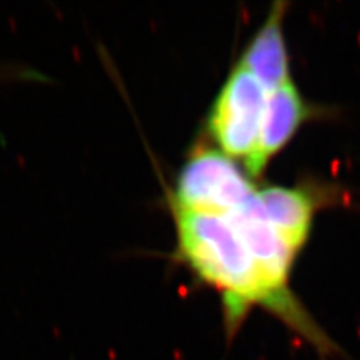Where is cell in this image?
Returning <instances> with one entry per match:
<instances>
[{"instance_id": "6da1fadb", "label": "cell", "mask_w": 360, "mask_h": 360, "mask_svg": "<svg viewBox=\"0 0 360 360\" xmlns=\"http://www.w3.org/2000/svg\"><path fill=\"white\" fill-rule=\"evenodd\" d=\"M179 255L222 299L227 340L240 330L255 307L285 324V312L258 270L252 255L224 215L174 209Z\"/></svg>"}, {"instance_id": "7a4b0ae2", "label": "cell", "mask_w": 360, "mask_h": 360, "mask_svg": "<svg viewBox=\"0 0 360 360\" xmlns=\"http://www.w3.org/2000/svg\"><path fill=\"white\" fill-rule=\"evenodd\" d=\"M251 177L221 150L198 148L180 170L172 206L174 209L229 215L255 195Z\"/></svg>"}, {"instance_id": "3957f363", "label": "cell", "mask_w": 360, "mask_h": 360, "mask_svg": "<svg viewBox=\"0 0 360 360\" xmlns=\"http://www.w3.org/2000/svg\"><path fill=\"white\" fill-rule=\"evenodd\" d=\"M266 90L242 65H236L212 105L207 131L230 158L250 156L260 135Z\"/></svg>"}, {"instance_id": "277c9868", "label": "cell", "mask_w": 360, "mask_h": 360, "mask_svg": "<svg viewBox=\"0 0 360 360\" xmlns=\"http://www.w3.org/2000/svg\"><path fill=\"white\" fill-rule=\"evenodd\" d=\"M309 116L311 108L292 82L267 94L257 146L245 160L246 174L260 177L270 160L285 148Z\"/></svg>"}, {"instance_id": "5b68a950", "label": "cell", "mask_w": 360, "mask_h": 360, "mask_svg": "<svg viewBox=\"0 0 360 360\" xmlns=\"http://www.w3.org/2000/svg\"><path fill=\"white\" fill-rule=\"evenodd\" d=\"M287 4L275 2L262 27L246 45L239 65L262 84L266 94L291 82L290 59L284 38Z\"/></svg>"}, {"instance_id": "8992f818", "label": "cell", "mask_w": 360, "mask_h": 360, "mask_svg": "<svg viewBox=\"0 0 360 360\" xmlns=\"http://www.w3.org/2000/svg\"><path fill=\"white\" fill-rule=\"evenodd\" d=\"M267 219L292 250L299 252L312 230L315 200L305 189L266 186L257 191Z\"/></svg>"}]
</instances>
